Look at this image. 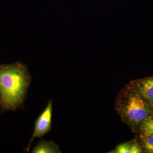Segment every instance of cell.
<instances>
[{
    "instance_id": "1",
    "label": "cell",
    "mask_w": 153,
    "mask_h": 153,
    "mask_svg": "<svg viewBox=\"0 0 153 153\" xmlns=\"http://www.w3.org/2000/svg\"><path fill=\"white\" fill-rule=\"evenodd\" d=\"M32 77L22 62L0 65V110L13 111L24 106Z\"/></svg>"
},
{
    "instance_id": "2",
    "label": "cell",
    "mask_w": 153,
    "mask_h": 153,
    "mask_svg": "<svg viewBox=\"0 0 153 153\" xmlns=\"http://www.w3.org/2000/svg\"><path fill=\"white\" fill-rule=\"evenodd\" d=\"M146 100L128 84L117 97L116 110L123 121L133 128L153 114L152 105Z\"/></svg>"
},
{
    "instance_id": "3",
    "label": "cell",
    "mask_w": 153,
    "mask_h": 153,
    "mask_svg": "<svg viewBox=\"0 0 153 153\" xmlns=\"http://www.w3.org/2000/svg\"><path fill=\"white\" fill-rule=\"evenodd\" d=\"M53 102L50 99L45 109L41 113L35 123L34 130L27 146L25 149V152H29L33 141L36 138H41L52 129Z\"/></svg>"
},
{
    "instance_id": "4",
    "label": "cell",
    "mask_w": 153,
    "mask_h": 153,
    "mask_svg": "<svg viewBox=\"0 0 153 153\" xmlns=\"http://www.w3.org/2000/svg\"><path fill=\"white\" fill-rule=\"evenodd\" d=\"M129 84L151 104L153 100V76L134 80Z\"/></svg>"
},
{
    "instance_id": "5",
    "label": "cell",
    "mask_w": 153,
    "mask_h": 153,
    "mask_svg": "<svg viewBox=\"0 0 153 153\" xmlns=\"http://www.w3.org/2000/svg\"><path fill=\"white\" fill-rule=\"evenodd\" d=\"M32 153H60L59 146L52 140H41L31 151Z\"/></svg>"
},
{
    "instance_id": "6",
    "label": "cell",
    "mask_w": 153,
    "mask_h": 153,
    "mask_svg": "<svg viewBox=\"0 0 153 153\" xmlns=\"http://www.w3.org/2000/svg\"><path fill=\"white\" fill-rule=\"evenodd\" d=\"M142 149L137 141H132L118 145L113 153H140Z\"/></svg>"
},
{
    "instance_id": "7",
    "label": "cell",
    "mask_w": 153,
    "mask_h": 153,
    "mask_svg": "<svg viewBox=\"0 0 153 153\" xmlns=\"http://www.w3.org/2000/svg\"><path fill=\"white\" fill-rule=\"evenodd\" d=\"M141 134L153 135V114L150 115L143 121L140 126Z\"/></svg>"
},
{
    "instance_id": "8",
    "label": "cell",
    "mask_w": 153,
    "mask_h": 153,
    "mask_svg": "<svg viewBox=\"0 0 153 153\" xmlns=\"http://www.w3.org/2000/svg\"><path fill=\"white\" fill-rule=\"evenodd\" d=\"M140 138L142 144L145 152L153 153V135H144L140 134Z\"/></svg>"
},
{
    "instance_id": "9",
    "label": "cell",
    "mask_w": 153,
    "mask_h": 153,
    "mask_svg": "<svg viewBox=\"0 0 153 153\" xmlns=\"http://www.w3.org/2000/svg\"><path fill=\"white\" fill-rule=\"evenodd\" d=\"M151 105H152V107H153V100L152 102H151Z\"/></svg>"
}]
</instances>
